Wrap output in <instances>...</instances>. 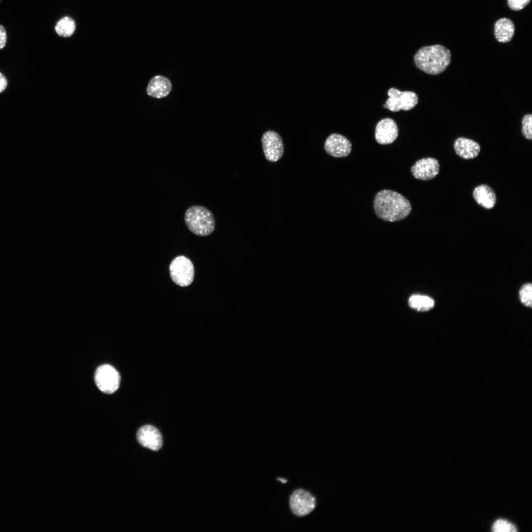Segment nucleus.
I'll return each mask as SVG.
<instances>
[{
	"mask_svg": "<svg viewBox=\"0 0 532 532\" xmlns=\"http://www.w3.org/2000/svg\"><path fill=\"white\" fill-rule=\"evenodd\" d=\"M169 272L172 280L180 286H188L193 281L194 266L185 256H179L173 259L169 266Z\"/></svg>",
	"mask_w": 532,
	"mask_h": 532,
	"instance_id": "nucleus-4",
	"label": "nucleus"
},
{
	"mask_svg": "<svg viewBox=\"0 0 532 532\" xmlns=\"http://www.w3.org/2000/svg\"><path fill=\"white\" fill-rule=\"evenodd\" d=\"M120 380L118 371L110 365H102L96 370V384L104 393L111 394L116 392L119 387Z\"/></svg>",
	"mask_w": 532,
	"mask_h": 532,
	"instance_id": "nucleus-5",
	"label": "nucleus"
},
{
	"mask_svg": "<svg viewBox=\"0 0 532 532\" xmlns=\"http://www.w3.org/2000/svg\"><path fill=\"white\" fill-rule=\"evenodd\" d=\"M136 437L142 446L153 451L161 449L163 444L162 436L160 431L151 425H144L137 431Z\"/></svg>",
	"mask_w": 532,
	"mask_h": 532,
	"instance_id": "nucleus-11",
	"label": "nucleus"
},
{
	"mask_svg": "<svg viewBox=\"0 0 532 532\" xmlns=\"http://www.w3.org/2000/svg\"><path fill=\"white\" fill-rule=\"evenodd\" d=\"M75 23L74 20L69 16H65L57 23L55 30L60 36L67 37L71 36L75 30Z\"/></svg>",
	"mask_w": 532,
	"mask_h": 532,
	"instance_id": "nucleus-18",
	"label": "nucleus"
},
{
	"mask_svg": "<svg viewBox=\"0 0 532 532\" xmlns=\"http://www.w3.org/2000/svg\"></svg>",
	"mask_w": 532,
	"mask_h": 532,
	"instance_id": "nucleus-26",
	"label": "nucleus"
},
{
	"mask_svg": "<svg viewBox=\"0 0 532 532\" xmlns=\"http://www.w3.org/2000/svg\"><path fill=\"white\" fill-rule=\"evenodd\" d=\"M262 144L266 159L271 162L279 161L284 153V144L280 135L273 131L265 132L262 137Z\"/></svg>",
	"mask_w": 532,
	"mask_h": 532,
	"instance_id": "nucleus-8",
	"label": "nucleus"
},
{
	"mask_svg": "<svg viewBox=\"0 0 532 532\" xmlns=\"http://www.w3.org/2000/svg\"><path fill=\"white\" fill-rule=\"evenodd\" d=\"M398 133V126L395 121L389 118H384L376 126L375 138L380 144H389L396 139Z\"/></svg>",
	"mask_w": 532,
	"mask_h": 532,
	"instance_id": "nucleus-12",
	"label": "nucleus"
},
{
	"mask_svg": "<svg viewBox=\"0 0 532 532\" xmlns=\"http://www.w3.org/2000/svg\"><path fill=\"white\" fill-rule=\"evenodd\" d=\"M373 208L377 217L392 222L405 218L412 210L407 199L399 193L390 190H383L376 194Z\"/></svg>",
	"mask_w": 532,
	"mask_h": 532,
	"instance_id": "nucleus-1",
	"label": "nucleus"
},
{
	"mask_svg": "<svg viewBox=\"0 0 532 532\" xmlns=\"http://www.w3.org/2000/svg\"><path fill=\"white\" fill-rule=\"evenodd\" d=\"M450 51L441 45L424 46L414 57L416 66L425 73L436 75L444 71L451 61Z\"/></svg>",
	"mask_w": 532,
	"mask_h": 532,
	"instance_id": "nucleus-2",
	"label": "nucleus"
},
{
	"mask_svg": "<svg viewBox=\"0 0 532 532\" xmlns=\"http://www.w3.org/2000/svg\"><path fill=\"white\" fill-rule=\"evenodd\" d=\"M521 132L527 139H532V115L531 114L525 115L522 119Z\"/></svg>",
	"mask_w": 532,
	"mask_h": 532,
	"instance_id": "nucleus-21",
	"label": "nucleus"
},
{
	"mask_svg": "<svg viewBox=\"0 0 532 532\" xmlns=\"http://www.w3.org/2000/svg\"><path fill=\"white\" fill-rule=\"evenodd\" d=\"M472 196L478 205L487 209H492L497 202L496 193L491 187L486 184L476 186L473 190Z\"/></svg>",
	"mask_w": 532,
	"mask_h": 532,
	"instance_id": "nucleus-14",
	"label": "nucleus"
},
{
	"mask_svg": "<svg viewBox=\"0 0 532 532\" xmlns=\"http://www.w3.org/2000/svg\"><path fill=\"white\" fill-rule=\"evenodd\" d=\"M289 504L292 512L297 516L301 517L307 515L315 509L316 500L308 492L298 489L291 495Z\"/></svg>",
	"mask_w": 532,
	"mask_h": 532,
	"instance_id": "nucleus-7",
	"label": "nucleus"
},
{
	"mask_svg": "<svg viewBox=\"0 0 532 532\" xmlns=\"http://www.w3.org/2000/svg\"><path fill=\"white\" fill-rule=\"evenodd\" d=\"M172 86L169 80L161 75L153 77L149 81L147 93L152 97L160 99L166 97L170 92Z\"/></svg>",
	"mask_w": 532,
	"mask_h": 532,
	"instance_id": "nucleus-15",
	"label": "nucleus"
},
{
	"mask_svg": "<svg viewBox=\"0 0 532 532\" xmlns=\"http://www.w3.org/2000/svg\"><path fill=\"white\" fill-rule=\"evenodd\" d=\"M7 39L6 32L3 26L0 25V50L5 45Z\"/></svg>",
	"mask_w": 532,
	"mask_h": 532,
	"instance_id": "nucleus-23",
	"label": "nucleus"
},
{
	"mask_svg": "<svg viewBox=\"0 0 532 532\" xmlns=\"http://www.w3.org/2000/svg\"><path fill=\"white\" fill-rule=\"evenodd\" d=\"M277 480H279L283 483H285L286 482H287V480H285L284 479L278 478L277 479Z\"/></svg>",
	"mask_w": 532,
	"mask_h": 532,
	"instance_id": "nucleus-25",
	"label": "nucleus"
},
{
	"mask_svg": "<svg viewBox=\"0 0 532 532\" xmlns=\"http://www.w3.org/2000/svg\"><path fill=\"white\" fill-rule=\"evenodd\" d=\"M7 86V80L5 76L0 72V93L3 92Z\"/></svg>",
	"mask_w": 532,
	"mask_h": 532,
	"instance_id": "nucleus-24",
	"label": "nucleus"
},
{
	"mask_svg": "<svg viewBox=\"0 0 532 532\" xmlns=\"http://www.w3.org/2000/svg\"><path fill=\"white\" fill-rule=\"evenodd\" d=\"M439 170L438 161L434 158L427 157L417 161L412 166L411 172L415 179L428 181L435 177Z\"/></svg>",
	"mask_w": 532,
	"mask_h": 532,
	"instance_id": "nucleus-9",
	"label": "nucleus"
},
{
	"mask_svg": "<svg viewBox=\"0 0 532 532\" xmlns=\"http://www.w3.org/2000/svg\"><path fill=\"white\" fill-rule=\"evenodd\" d=\"M492 530L495 532H515L517 528L511 523L504 519H499L493 524Z\"/></svg>",
	"mask_w": 532,
	"mask_h": 532,
	"instance_id": "nucleus-20",
	"label": "nucleus"
},
{
	"mask_svg": "<svg viewBox=\"0 0 532 532\" xmlns=\"http://www.w3.org/2000/svg\"><path fill=\"white\" fill-rule=\"evenodd\" d=\"M409 306L418 311H427L434 305V300L430 297L422 295H414L408 300Z\"/></svg>",
	"mask_w": 532,
	"mask_h": 532,
	"instance_id": "nucleus-17",
	"label": "nucleus"
},
{
	"mask_svg": "<svg viewBox=\"0 0 532 532\" xmlns=\"http://www.w3.org/2000/svg\"><path fill=\"white\" fill-rule=\"evenodd\" d=\"M324 149L329 155L335 158L346 157L352 150L351 143L344 136L332 133L326 139Z\"/></svg>",
	"mask_w": 532,
	"mask_h": 532,
	"instance_id": "nucleus-10",
	"label": "nucleus"
},
{
	"mask_svg": "<svg viewBox=\"0 0 532 532\" xmlns=\"http://www.w3.org/2000/svg\"><path fill=\"white\" fill-rule=\"evenodd\" d=\"M388 95L389 98L383 107L393 112L409 110L414 107L418 101V96L414 92H402L394 88L388 90Z\"/></svg>",
	"mask_w": 532,
	"mask_h": 532,
	"instance_id": "nucleus-6",
	"label": "nucleus"
},
{
	"mask_svg": "<svg viewBox=\"0 0 532 532\" xmlns=\"http://www.w3.org/2000/svg\"><path fill=\"white\" fill-rule=\"evenodd\" d=\"M520 299L522 303L527 307H532V286L531 283L523 285L519 291Z\"/></svg>",
	"mask_w": 532,
	"mask_h": 532,
	"instance_id": "nucleus-19",
	"label": "nucleus"
},
{
	"mask_svg": "<svg viewBox=\"0 0 532 532\" xmlns=\"http://www.w3.org/2000/svg\"><path fill=\"white\" fill-rule=\"evenodd\" d=\"M184 221L192 233L201 236L212 233L216 226L212 212L201 205H193L188 208L185 213Z\"/></svg>",
	"mask_w": 532,
	"mask_h": 532,
	"instance_id": "nucleus-3",
	"label": "nucleus"
},
{
	"mask_svg": "<svg viewBox=\"0 0 532 532\" xmlns=\"http://www.w3.org/2000/svg\"><path fill=\"white\" fill-rule=\"evenodd\" d=\"M515 26L513 22L507 18L498 20L494 26V33L497 40L505 43L510 41L514 34Z\"/></svg>",
	"mask_w": 532,
	"mask_h": 532,
	"instance_id": "nucleus-16",
	"label": "nucleus"
},
{
	"mask_svg": "<svg viewBox=\"0 0 532 532\" xmlns=\"http://www.w3.org/2000/svg\"><path fill=\"white\" fill-rule=\"evenodd\" d=\"M531 0H507L509 7L513 10L523 9L530 2Z\"/></svg>",
	"mask_w": 532,
	"mask_h": 532,
	"instance_id": "nucleus-22",
	"label": "nucleus"
},
{
	"mask_svg": "<svg viewBox=\"0 0 532 532\" xmlns=\"http://www.w3.org/2000/svg\"><path fill=\"white\" fill-rule=\"evenodd\" d=\"M454 149L456 154L465 160L476 158L480 152V146L478 143L466 137H460L454 141Z\"/></svg>",
	"mask_w": 532,
	"mask_h": 532,
	"instance_id": "nucleus-13",
	"label": "nucleus"
}]
</instances>
